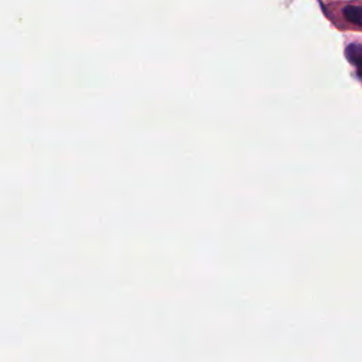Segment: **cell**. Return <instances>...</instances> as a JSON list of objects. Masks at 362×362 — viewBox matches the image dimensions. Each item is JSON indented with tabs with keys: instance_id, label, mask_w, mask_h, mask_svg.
Here are the masks:
<instances>
[{
	"instance_id": "6da1fadb",
	"label": "cell",
	"mask_w": 362,
	"mask_h": 362,
	"mask_svg": "<svg viewBox=\"0 0 362 362\" xmlns=\"http://www.w3.org/2000/svg\"><path fill=\"white\" fill-rule=\"evenodd\" d=\"M346 58L356 66H362V44H349L345 49Z\"/></svg>"
},
{
	"instance_id": "7a4b0ae2",
	"label": "cell",
	"mask_w": 362,
	"mask_h": 362,
	"mask_svg": "<svg viewBox=\"0 0 362 362\" xmlns=\"http://www.w3.org/2000/svg\"><path fill=\"white\" fill-rule=\"evenodd\" d=\"M344 16L348 21L362 27V6H346L344 8Z\"/></svg>"
}]
</instances>
